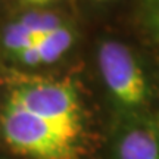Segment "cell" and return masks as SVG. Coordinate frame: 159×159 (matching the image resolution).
<instances>
[{"label": "cell", "instance_id": "obj_1", "mask_svg": "<svg viewBox=\"0 0 159 159\" xmlns=\"http://www.w3.org/2000/svg\"><path fill=\"white\" fill-rule=\"evenodd\" d=\"M6 144L31 159H78L80 137L6 99L0 111Z\"/></svg>", "mask_w": 159, "mask_h": 159}, {"label": "cell", "instance_id": "obj_2", "mask_svg": "<svg viewBox=\"0 0 159 159\" xmlns=\"http://www.w3.org/2000/svg\"><path fill=\"white\" fill-rule=\"evenodd\" d=\"M7 100L81 137L84 118L75 85L68 80L15 74L9 80Z\"/></svg>", "mask_w": 159, "mask_h": 159}, {"label": "cell", "instance_id": "obj_3", "mask_svg": "<svg viewBox=\"0 0 159 159\" xmlns=\"http://www.w3.org/2000/svg\"><path fill=\"white\" fill-rule=\"evenodd\" d=\"M97 66L115 105L137 115L149 100V84L142 65L128 46L118 40H103L97 47Z\"/></svg>", "mask_w": 159, "mask_h": 159}, {"label": "cell", "instance_id": "obj_4", "mask_svg": "<svg viewBox=\"0 0 159 159\" xmlns=\"http://www.w3.org/2000/svg\"><path fill=\"white\" fill-rule=\"evenodd\" d=\"M74 28L65 22L62 27L39 39L33 46L13 55V59L24 66L35 68L43 65H52L65 56L75 43Z\"/></svg>", "mask_w": 159, "mask_h": 159}, {"label": "cell", "instance_id": "obj_5", "mask_svg": "<svg viewBox=\"0 0 159 159\" xmlns=\"http://www.w3.org/2000/svg\"><path fill=\"white\" fill-rule=\"evenodd\" d=\"M118 159H159L158 131L149 122H133L116 143Z\"/></svg>", "mask_w": 159, "mask_h": 159}, {"label": "cell", "instance_id": "obj_6", "mask_svg": "<svg viewBox=\"0 0 159 159\" xmlns=\"http://www.w3.org/2000/svg\"><path fill=\"white\" fill-rule=\"evenodd\" d=\"M143 15H144L148 28L159 43V0H144Z\"/></svg>", "mask_w": 159, "mask_h": 159}, {"label": "cell", "instance_id": "obj_7", "mask_svg": "<svg viewBox=\"0 0 159 159\" xmlns=\"http://www.w3.org/2000/svg\"><path fill=\"white\" fill-rule=\"evenodd\" d=\"M22 5L31 6V7H44V6H49L52 3H55L57 0H19Z\"/></svg>", "mask_w": 159, "mask_h": 159}]
</instances>
